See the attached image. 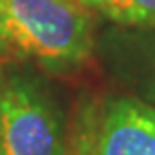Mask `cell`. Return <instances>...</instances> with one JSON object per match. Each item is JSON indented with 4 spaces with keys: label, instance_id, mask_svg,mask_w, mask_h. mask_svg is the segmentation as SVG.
<instances>
[{
    "label": "cell",
    "instance_id": "3",
    "mask_svg": "<svg viewBox=\"0 0 155 155\" xmlns=\"http://www.w3.org/2000/svg\"><path fill=\"white\" fill-rule=\"evenodd\" d=\"M87 155H155V107L135 96L105 102L92 124Z\"/></svg>",
    "mask_w": 155,
    "mask_h": 155
},
{
    "label": "cell",
    "instance_id": "8",
    "mask_svg": "<svg viewBox=\"0 0 155 155\" xmlns=\"http://www.w3.org/2000/svg\"><path fill=\"white\" fill-rule=\"evenodd\" d=\"M0 155H4V148H2V140H0Z\"/></svg>",
    "mask_w": 155,
    "mask_h": 155
},
{
    "label": "cell",
    "instance_id": "1",
    "mask_svg": "<svg viewBox=\"0 0 155 155\" xmlns=\"http://www.w3.org/2000/svg\"><path fill=\"white\" fill-rule=\"evenodd\" d=\"M0 43L50 72H70L92 52L94 21L76 0H0Z\"/></svg>",
    "mask_w": 155,
    "mask_h": 155
},
{
    "label": "cell",
    "instance_id": "5",
    "mask_svg": "<svg viewBox=\"0 0 155 155\" xmlns=\"http://www.w3.org/2000/svg\"><path fill=\"white\" fill-rule=\"evenodd\" d=\"M131 80L139 100L155 107V30H140L133 37Z\"/></svg>",
    "mask_w": 155,
    "mask_h": 155
},
{
    "label": "cell",
    "instance_id": "4",
    "mask_svg": "<svg viewBox=\"0 0 155 155\" xmlns=\"http://www.w3.org/2000/svg\"><path fill=\"white\" fill-rule=\"evenodd\" d=\"M109 21L137 30H155V0H76Z\"/></svg>",
    "mask_w": 155,
    "mask_h": 155
},
{
    "label": "cell",
    "instance_id": "6",
    "mask_svg": "<svg viewBox=\"0 0 155 155\" xmlns=\"http://www.w3.org/2000/svg\"><path fill=\"white\" fill-rule=\"evenodd\" d=\"M92 124H94V120H91V113L81 114V124L78 127V135H76L74 148H72L70 155H87V146H89V139H91Z\"/></svg>",
    "mask_w": 155,
    "mask_h": 155
},
{
    "label": "cell",
    "instance_id": "2",
    "mask_svg": "<svg viewBox=\"0 0 155 155\" xmlns=\"http://www.w3.org/2000/svg\"><path fill=\"white\" fill-rule=\"evenodd\" d=\"M4 155H65V116L48 89L31 76L0 83Z\"/></svg>",
    "mask_w": 155,
    "mask_h": 155
},
{
    "label": "cell",
    "instance_id": "7",
    "mask_svg": "<svg viewBox=\"0 0 155 155\" xmlns=\"http://www.w3.org/2000/svg\"><path fill=\"white\" fill-rule=\"evenodd\" d=\"M6 48L2 46V43H0V81H2V67H4V57H6Z\"/></svg>",
    "mask_w": 155,
    "mask_h": 155
}]
</instances>
